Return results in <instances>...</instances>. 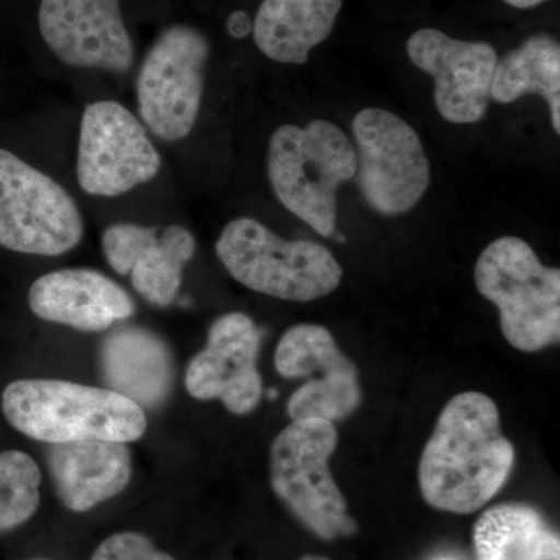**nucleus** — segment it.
Wrapping results in <instances>:
<instances>
[{"instance_id":"25","label":"nucleus","mask_w":560,"mask_h":560,"mask_svg":"<svg viewBox=\"0 0 560 560\" xmlns=\"http://www.w3.org/2000/svg\"><path fill=\"white\" fill-rule=\"evenodd\" d=\"M228 33L235 39L246 38L253 32V20L246 11H234L226 22Z\"/></svg>"},{"instance_id":"17","label":"nucleus","mask_w":560,"mask_h":560,"mask_svg":"<svg viewBox=\"0 0 560 560\" xmlns=\"http://www.w3.org/2000/svg\"><path fill=\"white\" fill-rule=\"evenodd\" d=\"M342 0H264L253 35L265 57L282 65H305L312 49L329 38Z\"/></svg>"},{"instance_id":"18","label":"nucleus","mask_w":560,"mask_h":560,"mask_svg":"<svg viewBox=\"0 0 560 560\" xmlns=\"http://www.w3.org/2000/svg\"><path fill=\"white\" fill-rule=\"evenodd\" d=\"M102 366L109 389L138 404L158 407L172 388L173 366L167 346L145 329H124L103 342Z\"/></svg>"},{"instance_id":"11","label":"nucleus","mask_w":560,"mask_h":560,"mask_svg":"<svg viewBox=\"0 0 560 560\" xmlns=\"http://www.w3.org/2000/svg\"><path fill=\"white\" fill-rule=\"evenodd\" d=\"M260 341L259 327L245 313L213 320L205 349L187 366V393L198 400H220L232 415L256 410L264 394L257 370Z\"/></svg>"},{"instance_id":"15","label":"nucleus","mask_w":560,"mask_h":560,"mask_svg":"<svg viewBox=\"0 0 560 560\" xmlns=\"http://www.w3.org/2000/svg\"><path fill=\"white\" fill-rule=\"evenodd\" d=\"M28 305L38 318L80 331H103L136 311L119 283L88 268H66L36 279Z\"/></svg>"},{"instance_id":"12","label":"nucleus","mask_w":560,"mask_h":560,"mask_svg":"<svg viewBox=\"0 0 560 560\" xmlns=\"http://www.w3.org/2000/svg\"><path fill=\"white\" fill-rule=\"evenodd\" d=\"M407 54L434 80V103L451 124H477L490 102L497 51L488 43L451 38L436 28L412 33Z\"/></svg>"},{"instance_id":"5","label":"nucleus","mask_w":560,"mask_h":560,"mask_svg":"<svg viewBox=\"0 0 560 560\" xmlns=\"http://www.w3.org/2000/svg\"><path fill=\"white\" fill-rule=\"evenodd\" d=\"M215 253L246 289L276 300L311 302L340 287L342 268L326 246L283 241L254 219L232 220L221 231Z\"/></svg>"},{"instance_id":"1","label":"nucleus","mask_w":560,"mask_h":560,"mask_svg":"<svg viewBox=\"0 0 560 560\" xmlns=\"http://www.w3.org/2000/svg\"><path fill=\"white\" fill-rule=\"evenodd\" d=\"M514 464L495 401L475 390L460 393L441 411L420 456V492L434 510L471 514L500 492Z\"/></svg>"},{"instance_id":"6","label":"nucleus","mask_w":560,"mask_h":560,"mask_svg":"<svg viewBox=\"0 0 560 560\" xmlns=\"http://www.w3.org/2000/svg\"><path fill=\"white\" fill-rule=\"evenodd\" d=\"M334 422L291 420L270 451L271 488L293 517L313 536L331 541L357 533L348 503L331 477L329 460L337 451Z\"/></svg>"},{"instance_id":"9","label":"nucleus","mask_w":560,"mask_h":560,"mask_svg":"<svg viewBox=\"0 0 560 560\" xmlns=\"http://www.w3.org/2000/svg\"><path fill=\"white\" fill-rule=\"evenodd\" d=\"M352 131L364 201L385 217L410 212L431 183L430 161L418 132L383 108L361 109L353 117Z\"/></svg>"},{"instance_id":"7","label":"nucleus","mask_w":560,"mask_h":560,"mask_svg":"<svg viewBox=\"0 0 560 560\" xmlns=\"http://www.w3.org/2000/svg\"><path fill=\"white\" fill-rule=\"evenodd\" d=\"M209 40L190 25L165 28L140 66L139 114L156 138L176 142L187 138L200 116Z\"/></svg>"},{"instance_id":"24","label":"nucleus","mask_w":560,"mask_h":560,"mask_svg":"<svg viewBox=\"0 0 560 560\" xmlns=\"http://www.w3.org/2000/svg\"><path fill=\"white\" fill-rule=\"evenodd\" d=\"M92 560H175L138 533H119L102 541Z\"/></svg>"},{"instance_id":"21","label":"nucleus","mask_w":560,"mask_h":560,"mask_svg":"<svg viewBox=\"0 0 560 560\" xmlns=\"http://www.w3.org/2000/svg\"><path fill=\"white\" fill-rule=\"evenodd\" d=\"M275 366L283 378L355 372V363L338 348L334 335L319 324H298L280 338Z\"/></svg>"},{"instance_id":"16","label":"nucleus","mask_w":560,"mask_h":560,"mask_svg":"<svg viewBox=\"0 0 560 560\" xmlns=\"http://www.w3.org/2000/svg\"><path fill=\"white\" fill-rule=\"evenodd\" d=\"M47 466L61 503L73 512L90 511L119 495L131 480V453L124 442L51 444Z\"/></svg>"},{"instance_id":"13","label":"nucleus","mask_w":560,"mask_h":560,"mask_svg":"<svg viewBox=\"0 0 560 560\" xmlns=\"http://www.w3.org/2000/svg\"><path fill=\"white\" fill-rule=\"evenodd\" d=\"M39 32L70 68L127 72L135 46L119 0H40Z\"/></svg>"},{"instance_id":"23","label":"nucleus","mask_w":560,"mask_h":560,"mask_svg":"<svg viewBox=\"0 0 560 560\" xmlns=\"http://www.w3.org/2000/svg\"><path fill=\"white\" fill-rule=\"evenodd\" d=\"M40 471L27 453H0V534L18 528L39 506Z\"/></svg>"},{"instance_id":"19","label":"nucleus","mask_w":560,"mask_h":560,"mask_svg":"<svg viewBox=\"0 0 560 560\" xmlns=\"http://www.w3.org/2000/svg\"><path fill=\"white\" fill-rule=\"evenodd\" d=\"M477 560H560L559 534L523 503L497 504L475 523Z\"/></svg>"},{"instance_id":"2","label":"nucleus","mask_w":560,"mask_h":560,"mask_svg":"<svg viewBox=\"0 0 560 560\" xmlns=\"http://www.w3.org/2000/svg\"><path fill=\"white\" fill-rule=\"evenodd\" d=\"M2 411L11 427L47 444H128L140 440L149 423L143 408L116 390L47 378L10 383L2 394Z\"/></svg>"},{"instance_id":"4","label":"nucleus","mask_w":560,"mask_h":560,"mask_svg":"<svg viewBox=\"0 0 560 560\" xmlns=\"http://www.w3.org/2000/svg\"><path fill=\"white\" fill-rule=\"evenodd\" d=\"M475 285L500 312L512 348L537 352L560 341V271L541 264L528 243L497 238L475 265Z\"/></svg>"},{"instance_id":"3","label":"nucleus","mask_w":560,"mask_h":560,"mask_svg":"<svg viewBox=\"0 0 560 560\" xmlns=\"http://www.w3.org/2000/svg\"><path fill=\"white\" fill-rule=\"evenodd\" d=\"M268 179L283 208L323 237L337 228V191L357 173V151L348 136L329 120L305 128L287 124L272 132Z\"/></svg>"},{"instance_id":"14","label":"nucleus","mask_w":560,"mask_h":560,"mask_svg":"<svg viewBox=\"0 0 560 560\" xmlns=\"http://www.w3.org/2000/svg\"><path fill=\"white\" fill-rule=\"evenodd\" d=\"M102 246L109 267L121 276L130 275L135 290L156 307L176 300L184 267L197 253L194 234L179 224H113L103 234Z\"/></svg>"},{"instance_id":"22","label":"nucleus","mask_w":560,"mask_h":560,"mask_svg":"<svg viewBox=\"0 0 560 560\" xmlns=\"http://www.w3.org/2000/svg\"><path fill=\"white\" fill-rule=\"evenodd\" d=\"M361 399L359 371L316 375L291 394L287 411L291 420L337 422L359 410Z\"/></svg>"},{"instance_id":"20","label":"nucleus","mask_w":560,"mask_h":560,"mask_svg":"<svg viewBox=\"0 0 560 560\" xmlns=\"http://www.w3.org/2000/svg\"><path fill=\"white\" fill-rule=\"evenodd\" d=\"M540 95L548 102L552 130L560 132V46L550 35H534L508 51L493 70L490 98L501 105L523 95Z\"/></svg>"},{"instance_id":"27","label":"nucleus","mask_w":560,"mask_h":560,"mask_svg":"<svg viewBox=\"0 0 560 560\" xmlns=\"http://www.w3.org/2000/svg\"><path fill=\"white\" fill-rule=\"evenodd\" d=\"M300 560H330V559L323 558V556H304V558H301Z\"/></svg>"},{"instance_id":"8","label":"nucleus","mask_w":560,"mask_h":560,"mask_svg":"<svg viewBox=\"0 0 560 560\" xmlns=\"http://www.w3.org/2000/svg\"><path fill=\"white\" fill-rule=\"evenodd\" d=\"M79 206L46 173L0 149V246L35 256H61L83 238Z\"/></svg>"},{"instance_id":"26","label":"nucleus","mask_w":560,"mask_h":560,"mask_svg":"<svg viewBox=\"0 0 560 560\" xmlns=\"http://www.w3.org/2000/svg\"><path fill=\"white\" fill-rule=\"evenodd\" d=\"M508 5L514 7L518 10L534 9V7L540 5L545 0H504Z\"/></svg>"},{"instance_id":"10","label":"nucleus","mask_w":560,"mask_h":560,"mask_svg":"<svg viewBox=\"0 0 560 560\" xmlns=\"http://www.w3.org/2000/svg\"><path fill=\"white\" fill-rule=\"evenodd\" d=\"M161 154L145 127L120 103H91L80 125L77 179L94 197H119L156 178Z\"/></svg>"}]
</instances>
